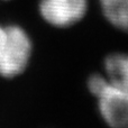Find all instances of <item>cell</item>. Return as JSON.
<instances>
[{"label":"cell","instance_id":"obj_5","mask_svg":"<svg viewBox=\"0 0 128 128\" xmlns=\"http://www.w3.org/2000/svg\"><path fill=\"white\" fill-rule=\"evenodd\" d=\"M106 20L116 29L128 34V0H98Z\"/></svg>","mask_w":128,"mask_h":128},{"label":"cell","instance_id":"obj_1","mask_svg":"<svg viewBox=\"0 0 128 128\" xmlns=\"http://www.w3.org/2000/svg\"><path fill=\"white\" fill-rule=\"evenodd\" d=\"M30 35L17 24H0V76L15 79L22 75L33 58Z\"/></svg>","mask_w":128,"mask_h":128},{"label":"cell","instance_id":"obj_2","mask_svg":"<svg viewBox=\"0 0 128 128\" xmlns=\"http://www.w3.org/2000/svg\"><path fill=\"white\" fill-rule=\"evenodd\" d=\"M88 89L97 99L98 111L108 126L122 128L128 126V94L119 90L106 79L96 73L88 79Z\"/></svg>","mask_w":128,"mask_h":128},{"label":"cell","instance_id":"obj_3","mask_svg":"<svg viewBox=\"0 0 128 128\" xmlns=\"http://www.w3.org/2000/svg\"><path fill=\"white\" fill-rule=\"evenodd\" d=\"M37 8L40 18L48 26L65 29L86 17L89 0H40Z\"/></svg>","mask_w":128,"mask_h":128},{"label":"cell","instance_id":"obj_6","mask_svg":"<svg viewBox=\"0 0 128 128\" xmlns=\"http://www.w3.org/2000/svg\"><path fill=\"white\" fill-rule=\"evenodd\" d=\"M1 1H7V0H0V2H1Z\"/></svg>","mask_w":128,"mask_h":128},{"label":"cell","instance_id":"obj_4","mask_svg":"<svg viewBox=\"0 0 128 128\" xmlns=\"http://www.w3.org/2000/svg\"><path fill=\"white\" fill-rule=\"evenodd\" d=\"M104 75L112 86L128 94V53L115 52L104 61Z\"/></svg>","mask_w":128,"mask_h":128}]
</instances>
